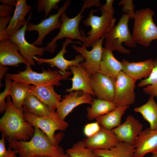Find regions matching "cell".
Returning a JSON list of instances; mask_svg holds the SVG:
<instances>
[{"label":"cell","instance_id":"10","mask_svg":"<svg viewBox=\"0 0 157 157\" xmlns=\"http://www.w3.org/2000/svg\"><path fill=\"white\" fill-rule=\"evenodd\" d=\"M75 43L81 45L80 42H73L69 38H66L63 42L62 49L54 57L50 59L42 58L39 56H35L34 59L39 65L42 63H47L52 67H55L59 69L60 71L67 78L72 73L71 72H67L69 67L72 66H78L85 60V58L81 55H77L75 59L71 60L66 59L64 54L67 53L66 47L70 43Z\"/></svg>","mask_w":157,"mask_h":157},{"label":"cell","instance_id":"15","mask_svg":"<svg viewBox=\"0 0 157 157\" xmlns=\"http://www.w3.org/2000/svg\"><path fill=\"white\" fill-rule=\"evenodd\" d=\"M142 129L143 125L138 120L133 116L129 115L123 123L112 131L119 142L133 146Z\"/></svg>","mask_w":157,"mask_h":157},{"label":"cell","instance_id":"16","mask_svg":"<svg viewBox=\"0 0 157 157\" xmlns=\"http://www.w3.org/2000/svg\"><path fill=\"white\" fill-rule=\"evenodd\" d=\"M92 88L97 99L113 101L115 81L100 72L90 75Z\"/></svg>","mask_w":157,"mask_h":157},{"label":"cell","instance_id":"19","mask_svg":"<svg viewBox=\"0 0 157 157\" xmlns=\"http://www.w3.org/2000/svg\"><path fill=\"white\" fill-rule=\"evenodd\" d=\"M20 63L29 64L19 52L17 45L9 39L0 40V65L18 67Z\"/></svg>","mask_w":157,"mask_h":157},{"label":"cell","instance_id":"45","mask_svg":"<svg viewBox=\"0 0 157 157\" xmlns=\"http://www.w3.org/2000/svg\"><path fill=\"white\" fill-rule=\"evenodd\" d=\"M32 157H50L48 156H32Z\"/></svg>","mask_w":157,"mask_h":157},{"label":"cell","instance_id":"2","mask_svg":"<svg viewBox=\"0 0 157 157\" xmlns=\"http://www.w3.org/2000/svg\"><path fill=\"white\" fill-rule=\"evenodd\" d=\"M34 127L35 133L29 141L8 142L9 147L17 151L19 157L34 156L61 157L65 154L61 147L59 145L53 144L41 130Z\"/></svg>","mask_w":157,"mask_h":157},{"label":"cell","instance_id":"23","mask_svg":"<svg viewBox=\"0 0 157 157\" xmlns=\"http://www.w3.org/2000/svg\"><path fill=\"white\" fill-rule=\"evenodd\" d=\"M54 85L40 86L31 85L30 92L40 101L55 111L62 99L55 91Z\"/></svg>","mask_w":157,"mask_h":157},{"label":"cell","instance_id":"38","mask_svg":"<svg viewBox=\"0 0 157 157\" xmlns=\"http://www.w3.org/2000/svg\"><path fill=\"white\" fill-rule=\"evenodd\" d=\"M11 15L0 18V40H8L10 39L6 34L7 26L9 23L12 18Z\"/></svg>","mask_w":157,"mask_h":157},{"label":"cell","instance_id":"30","mask_svg":"<svg viewBox=\"0 0 157 157\" xmlns=\"http://www.w3.org/2000/svg\"><path fill=\"white\" fill-rule=\"evenodd\" d=\"M30 84L12 81L9 96L14 105L18 108L23 107L24 102L30 92Z\"/></svg>","mask_w":157,"mask_h":157},{"label":"cell","instance_id":"20","mask_svg":"<svg viewBox=\"0 0 157 157\" xmlns=\"http://www.w3.org/2000/svg\"><path fill=\"white\" fill-rule=\"evenodd\" d=\"M121 63L122 71L136 81L149 77L153 68L154 60L150 58L143 61L130 62L124 59Z\"/></svg>","mask_w":157,"mask_h":157},{"label":"cell","instance_id":"37","mask_svg":"<svg viewBox=\"0 0 157 157\" xmlns=\"http://www.w3.org/2000/svg\"><path fill=\"white\" fill-rule=\"evenodd\" d=\"M119 5H123L122 11L126 13L131 19H134L135 12L134 11V4L132 0H122L118 3Z\"/></svg>","mask_w":157,"mask_h":157},{"label":"cell","instance_id":"7","mask_svg":"<svg viewBox=\"0 0 157 157\" xmlns=\"http://www.w3.org/2000/svg\"><path fill=\"white\" fill-rule=\"evenodd\" d=\"M101 12L100 16L94 15V13L97 10L91 9L88 17L83 21L86 26H90L91 30L88 33V36L85 37L84 43L87 47H92L97 41L105 36L114 25L116 19L106 10L100 8Z\"/></svg>","mask_w":157,"mask_h":157},{"label":"cell","instance_id":"31","mask_svg":"<svg viewBox=\"0 0 157 157\" xmlns=\"http://www.w3.org/2000/svg\"><path fill=\"white\" fill-rule=\"evenodd\" d=\"M139 87L146 86L143 89L146 94L156 97L157 100V57L154 60V65L149 77L141 80L138 83Z\"/></svg>","mask_w":157,"mask_h":157},{"label":"cell","instance_id":"24","mask_svg":"<svg viewBox=\"0 0 157 157\" xmlns=\"http://www.w3.org/2000/svg\"><path fill=\"white\" fill-rule=\"evenodd\" d=\"M113 51L103 47L100 66V72L115 81L119 73L122 71L121 62L114 57Z\"/></svg>","mask_w":157,"mask_h":157},{"label":"cell","instance_id":"46","mask_svg":"<svg viewBox=\"0 0 157 157\" xmlns=\"http://www.w3.org/2000/svg\"><path fill=\"white\" fill-rule=\"evenodd\" d=\"M13 157H17V156H16V155H15Z\"/></svg>","mask_w":157,"mask_h":157},{"label":"cell","instance_id":"4","mask_svg":"<svg viewBox=\"0 0 157 157\" xmlns=\"http://www.w3.org/2000/svg\"><path fill=\"white\" fill-rule=\"evenodd\" d=\"M129 19L128 14L123 15L116 25L110 29L105 39V47L113 51L117 50L120 53L128 54L130 53L131 50L126 49L122 43L132 48L136 47L137 43L129 29Z\"/></svg>","mask_w":157,"mask_h":157},{"label":"cell","instance_id":"29","mask_svg":"<svg viewBox=\"0 0 157 157\" xmlns=\"http://www.w3.org/2000/svg\"><path fill=\"white\" fill-rule=\"evenodd\" d=\"M90 107L86 108L88 119L92 120L106 114L117 107L113 101L99 99H94Z\"/></svg>","mask_w":157,"mask_h":157},{"label":"cell","instance_id":"25","mask_svg":"<svg viewBox=\"0 0 157 157\" xmlns=\"http://www.w3.org/2000/svg\"><path fill=\"white\" fill-rule=\"evenodd\" d=\"M24 112L32 113L41 116H50L58 118L56 112L40 101L30 92L23 107Z\"/></svg>","mask_w":157,"mask_h":157},{"label":"cell","instance_id":"3","mask_svg":"<svg viewBox=\"0 0 157 157\" xmlns=\"http://www.w3.org/2000/svg\"><path fill=\"white\" fill-rule=\"evenodd\" d=\"M93 6L89 0H84L81 11L74 17L70 18L63 12L61 14L59 21L61 23V26L58 34L51 39L50 42L45 47L46 51L51 53H53L56 50L59 40L64 38H69L71 40L77 39L83 43L85 42V36L84 31H81L79 29L80 22L83 16L82 13L86 8H89Z\"/></svg>","mask_w":157,"mask_h":157},{"label":"cell","instance_id":"32","mask_svg":"<svg viewBox=\"0 0 157 157\" xmlns=\"http://www.w3.org/2000/svg\"><path fill=\"white\" fill-rule=\"evenodd\" d=\"M66 152L71 157H100L93 150L86 147L81 141L74 144L71 148L67 149Z\"/></svg>","mask_w":157,"mask_h":157},{"label":"cell","instance_id":"9","mask_svg":"<svg viewBox=\"0 0 157 157\" xmlns=\"http://www.w3.org/2000/svg\"><path fill=\"white\" fill-rule=\"evenodd\" d=\"M135 81L123 71L115 81L113 102L117 106H129L135 101Z\"/></svg>","mask_w":157,"mask_h":157},{"label":"cell","instance_id":"1","mask_svg":"<svg viewBox=\"0 0 157 157\" xmlns=\"http://www.w3.org/2000/svg\"><path fill=\"white\" fill-rule=\"evenodd\" d=\"M6 107L0 119V130L7 140L29 141L35 132L34 127L24 119L22 107L16 108L13 104L10 96L6 98Z\"/></svg>","mask_w":157,"mask_h":157},{"label":"cell","instance_id":"21","mask_svg":"<svg viewBox=\"0 0 157 157\" xmlns=\"http://www.w3.org/2000/svg\"><path fill=\"white\" fill-rule=\"evenodd\" d=\"M73 77L72 87L67 89L68 92L76 91H82L91 94L93 97L95 95L91 85L90 75L85 69L80 64L78 66H72L69 67Z\"/></svg>","mask_w":157,"mask_h":157},{"label":"cell","instance_id":"26","mask_svg":"<svg viewBox=\"0 0 157 157\" xmlns=\"http://www.w3.org/2000/svg\"><path fill=\"white\" fill-rule=\"evenodd\" d=\"M129 106H117L112 111L95 119L102 127L112 130L119 126L121 123L122 118Z\"/></svg>","mask_w":157,"mask_h":157},{"label":"cell","instance_id":"35","mask_svg":"<svg viewBox=\"0 0 157 157\" xmlns=\"http://www.w3.org/2000/svg\"><path fill=\"white\" fill-rule=\"evenodd\" d=\"M5 136L2 133L1 138L0 140V157H13L17 153L15 150L9 147L8 150L6 149L5 144Z\"/></svg>","mask_w":157,"mask_h":157},{"label":"cell","instance_id":"40","mask_svg":"<svg viewBox=\"0 0 157 157\" xmlns=\"http://www.w3.org/2000/svg\"><path fill=\"white\" fill-rule=\"evenodd\" d=\"M113 2L114 1L113 0H107L105 3L101 6L100 8L106 10L111 15L114 16L115 12L113 7Z\"/></svg>","mask_w":157,"mask_h":157},{"label":"cell","instance_id":"27","mask_svg":"<svg viewBox=\"0 0 157 157\" xmlns=\"http://www.w3.org/2000/svg\"><path fill=\"white\" fill-rule=\"evenodd\" d=\"M154 98L150 96L145 103L135 108L134 110L140 113L148 122L151 129L157 130V103Z\"/></svg>","mask_w":157,"mask_h":157},{"label":"cell","instance_id":"5","mask_svg":"<svg viewBox=\"0 0 157 157\" xmlns=\"http://www.w3.org/2000/svg\"><path fill=\"white\" fill-rule=\"evenodd\" d=\"M153 10L142 8L135 12L132 35L137 44L147 48L154 40H157V26L153 17Z\"/></svg>","mask_w":157,"mask_h":157},{"label":"cell","instance_id":"33","mask_svg":"<svg viewBox=\"0 0 157 157\" xmlns=\"http://www.w3.org/2000/svg\"><path fill=\"white\" fill-rule=\"evenodd\" d=\"M60 0H38L37 1V10L38 12L44 11L45 17L46 18L49 13L53 9L58 10V3Z\"/></svg>","mask_w":157,"mask_h":157},{"label":"cell","instance_id":"17","mask_svg":"<svg viewBox=\"0 0 157 157\" xmlns=\"http://www.w3.org/2000/svg\"><path fill=\"white\" fill-rule=\"evenodd\" d=\"M133 157H144L148 153L157 152V130L150 128L143 130L137 137L133 145Z\"/></svg>","mask_w":157,"mask_h":157},{"label":"cell","instance_id":"13","mask_svg":"<svg viewBox=\"0 0 157 157\" xmlns=\"http://www.w3.org/2000/svg\"><path fill=\"white\" fill-rule=\"evenodd\" d=\"M32 13L31 11L25 25L10 37L9 40L17 45L19 52L28 63L31 66H34V57L36 55L39 57L42 56L46 51V49L45 47H38L30 44L25 39V33L27 25L31 19Z\"/></svg>","mask_w":157,"mask_h":157},{"label":"cell","instance_id":"18","mask_svg":"<svg viewBox=\"0 0 157 157\" xmlns=\"http://www.w3.org/2000/svg\"><path fill=\"white\" fill-rule=\"evenodd\" d=\"M85 146L92 150L109 149L114 147L120 142L112 130L101 126L100 130L93 136L82 141Z\"/></svg>","mask_w":157,"mask_h":157},{"label":"cell","instance_id":"22","mask_svg":"<svg viewBox=\"0 0 157 157\" xmlns=\"http://www.w3.org/2000/svg\"><path fill=\"white\" fill-rule=\"evenodd\" d=\"M17 3L14 14L6 30L7 35L9 37L24 26L26 22L25 17L31 9L26 0H17Z\"/></svg>","mask_w":157,"mask_h":157},{"label":"cell","instance_id":"34","mask_svg":"<svg viewBox=\"0 0 157 157\" xmlns=\"http://www.w3.org/2000/svg\"><path fill=\"white\" fill-rule=\"evenodd\" d=\"M5 87L4 90L0 94V113L2 114L5 111L6 107V102L5 101L6 98L9 96V92L12 81L9 79L5 78Z\"/></svg>","mask_w":157,"mask_h":157},{"label":"cell","instance_id":"44","mask_svg":"<svg viewBox=\"0 0 157 157\" xmlns=\"http://www.w3.org/2000/svg\"><path fill=\"white\" fill-rule=\"evenodd\" d=\"M61 157H71L67 153L65 154Z\"/></svg>","mask_w":157,"mask_h":157},{"label":"cell","instance_id":"12","mask_svg":"<svg viewBox=\"0 0 157 157\" xmlns=\"http://www.w3.org/2000/svg\"><path fill=\"white\" fill-rule=\"evenodd\" d=\"M106 34L96 42L92 46L90 51L88 50L84 44L81 47L72 46L73 49L82 55L85 59V61L81 65L90 75L97 72H100V66L103 47L102 44Z\"/></svg>","mask_w":157,"mask_h":157},{"label":"cell","instance_id":"41","mask_svg":"<svg viewBox=\"0 0 157 157\" xmlns=\"http://www.w3.org/2000/svg\"><path fill=\"white\" fill-rule=\"evenodd\" d=\"M9 70V68L5 66H3L0 65V86L1 88L2 84L1 82V80L3 78L4 75L7 73V72Z\"/></svg>","mask_w":157,"mask_h":157},{"label":"cell","instance_id":"43","mask_svg":"<svg viewBox=\"0 0 157 157\" xmlns=\"http://www.w3.org/2000/svg\"><path fill=\"white\" fill-rule=\"evenodd\" d=\"M151 157H157V152L152 153Z\"/></svg>","mask_w":157,"mask_h":157},{"label":"cell","instance_id":"6","mask_svg":"<svg viewBox=\"0 0 157 157\" xmlns=\"http://www.w3.org/2000/svg\"><path fill=\"white\" fill-rule=\"evenodd\" d=\"M31 66L29 64L26 65L24 70L17 74L7 73L6 78L14 81L36 86L53 85L58 87L61 84L60 81L67 78L60 71L50 69L46 70L42 68V72L38 73L33 71Z\"/></svg>","mask_w":157,"mask_h":157},{"label":"cell","instance_id":"39","mask_svg":"<svg viewBox=\"0 0 157 157\" xmlns=\"http://www.w3.org/2000/svg\"><path fill=\"white\" fill-rule=\"evenodd\" d=\"M14 11L13 7L1 4L0 6V18L10 16Z\"/></svg>","mask_w":157,"mask_h":157},{"label":"cell","instance_id":"28","mask_svg":"<svg viewBox=\"0 0 157 157\" xmlns=\"http://www.w3.org/2000/svg\"><path fill=\"white\" fill-rule=\"evenodd\" d=\"M93 151L96 155L100 157H133L135 149L133 146L120 142L110 149Z\"/></svg>","mask_w":157,"mask_h":157},{"label":"cell","instance_id":"14","mask_svg":"<svg viewBox=\"0 0 157 157\" xmlns=\"http://www.w3.org/2000/svg\"><path fill=\"white\" fill-rule=\"evenodd\" d=\"M93 99L92 95L82 91H76L64 95L59 102L56 111L58 118L65 120L66 117L76 107L83 104H91Z\"/></svg>","mask_w":157,"mask_h":157},{"label":"cell","instance_id":"42","mask_svg":"<svg viewBox=\"0 0 157 157\" xmlns=\"http://www.w3.org/2000/svg\"><path fill=\"white\" fill-rule=\"evenodd\" d=\"M0 2L2 4H4L15 7L17 3V0H1Z\"/></svg>","mask_w":157,"mask_h":157},{"label":"cell","instance_id":"36","mask_svg":"<svg viewBox=\"0 0 157 157\" xmlns=\"http://www.w3.org/2000/svg\"><path fill=\"white\" fill-rule=\"evenodd\" d=\"M101 128V126L97 122L88 123L84 126L83 133L87 137H90L97 133Z\"/></svg>","mask_w":157,"mask_h":157},{"label":"cell","instance_id":"8","mask_svg":"<svg viewBox=\"0 0 157 157\" xmlns=\"http://www.w3.org/2000/svg\"><path fill=\"white\" fill-rule=\"evenodd\" d=\"M24 117L26 121L34 127L41 130L54 145H58L60 138L62 137V136L55 135V131H65L69 126V124L65 120L50 116H41L32 113L24 112Z\"/></svg>","mask_w":157,"mask_h":157},{"label":"cell","instance_id":"11","mask_svg":"<svg viewBox=\"0 0 157 157\" xmlns=\"http://www.w3.org/2000/svg\"><path fill=\"white\" fill-rule=\"evenodd\" d=\"M70 3L69 0L66 1L56 14L50 15L48 18L42 20L38 24L28 22L26 31H36L38 33V37L33 43V45L41 46L46 35L54 29L60 28L61 23L59 21L60 18L62 13L66 10Z\"/></svg>","mask_w":157,"mask_h":157}]
</instances>
